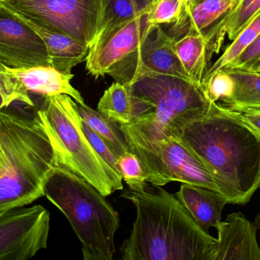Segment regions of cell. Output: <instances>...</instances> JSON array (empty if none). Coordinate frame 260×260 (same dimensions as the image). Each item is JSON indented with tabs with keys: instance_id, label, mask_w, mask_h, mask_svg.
I'll use <instances>...</instances> for the list:
<instances>
[{
	"instance_id": "cell-1",
	"label": "cell",
	"mask_w": 260,
	"mask_h": 260,
	"mask_svg": "<svg viewBox=\"0 0 260 260\" xmlns=\"http://www.w3.org/2000/svg\"><path fill=\"white\" fill-rule=\"evenodd\" d=\"M207 168L228 203L244 206L260 188V137L220 103L177 137Z\"/></svg>"
},
{
	"instance_id": "cell-2",
	"label": "cell",
	"mask_w": 260,
	"mask_h": 260,
	"mask_svg": "<svg viewBox=\"0 0 260 260\" xmlns=\"http://www.w3.org/2000/svg\"><path fill=\"white\" fill-rule=\"evenodd\" d=\"M147 187L120 195L136 210L131 233L120 249L122 259L212 260L217 238L197 224L176 195L160 186L156 192Z\"/></svg>"
},
{
	"instance_id": "cell-3",
	"label": "cell",
	"mask_w": 260,
	"mask_h": 260,
	"mask_svg": "<svg viewBox=\"0 0 260 260\" xmlns=\"http://www.w3.org/2000/svg\"><path fill=\"white\" fill-rule=\"evenodd\" d=\"M4 167L0 175V214L44 196L47 177L57 165L53 146L35 114L19 105L0 110Z\"/></svg>"
},
{
	"instance_id": "cell-4",
	"label": "cell",
	"mask_w": 260,
	"mask_h": 260,
	"mask_svg": "<svg viewBox=\"0 0 260 260\" xmlns=\"http://www.w3.org/2000/svg\"><path fill=\"white\" fill-rule=\"evenodd\" d=\"M128 85L147 106L143 114L120 125L130 151L166 137L177 138L183 128L207 117L220 105L208 99L202 85L184 78L145 73Z\"/></svg>"
},
{
	"instance_id": "cell-5",
	"label": "cell",
	"mask_w": 260,
	"mask_h": 260,
	"mask_svg": "<svg viewBox=\"0 0 260 260\" xmlns=\"http://www.w3.org/2000/svg\"><path fill=\"white\" fill-rule=\"evenodd\" d=\"M44 196L68 219L82 244L84 259H113L120 218L106 196L61 164L47 177Z\"/></svg>"
},
{
	"instance_id": "cell-6",
	"label": "cell",
	"mask_w": 260,
	"mask_h": 260,
	"mask_svg": "<svg viewBox=\"0 0 260 260\" xmlns=\"http://www.w3.org/2000/svg\"><path fill=\"white\" fill-rule=\"evenodd\" d=\"M35 114L48 137L57 159L85 179L102 195L123 190V180L96 152L85 136L77 103L68 95L42 97Z\"/></svg>"
},
{
	"instance_id": "cell-7",
	"label": "cell",
	"mask_w": 260,
	"mask_h": 260,
	"mask_svg": "<svg viewBox=\"0 0 260 260\" xmlns=\"http://www.w3.org/2000/svg\"><path fill=\"white\" fill-rule=\"evenodd\" d=\"M23 18L94 46L103 20L105 0H0Z\"/></svg>"
},
{
	"instance_id": "cell-8",
	"label": "cell",
	"mask_w": 260,
	"mask_h": 260,
	"mask_svg": "<svg viewBox=\"0 0 260 260\" xmlns=\"http://www.w3.org/2000/svg\"><path fill=\"white\" fill-rule=\"evenodd\" d=\"M131 152L140 160L147 183L153 186L161 187L179 182L221 193L218 183L203 162L176 137H166Z\"/></svg>"
},
{
	"instance_id": "cell-9",
	"label": "cell",
	"mask_w": 260,
	"mask_h": 260,
	"mask_svg": "<svg viewBox=\"0 0 260 260\" xmlns=\"http://www.w3.org/2000/svg\"><path fill=\"white\" fill-rule=\"evenodd\" d=\"M50 212L41 206L0 214V260H26L47 247Z\"/></svg>"
},
{
	"instance_id": "cell-10",
	"label": "cell",
	"mask_w": 260,
	"mask_h": 260,
	"mask_svg": "<svg viewBox=\"0 0 260 260\" xmlns=\"http://www.w3.org/2000/svg\"><path fill=\"white\" fill-rule=\"evenodd\" d=\"M145 73H158L191 79L174 48V38L157 26L136 51L116 64L108 75L116 82L129 84Z\"/></svg>"
},
{
	"instance_id": "cell-11",
	"label": "cell",
	"mask_w": 260,
	"mask_h": 260,
	"mask_svg": "<svg viewBox=\"0 0 260 260\" xmlns=\"http://www.w3.org/2000/svg\"><path fill=\"white\" fill-rule=\"evenodd\" d=\"M148 11L120 23L98 38L85 61L91 76L98 79L108 74L113 67L139 48L156 27L148 21Z\"/></svg>"
},
{
	"instance_id": "cell-12",
	"label": "cell",
	"mask_w": 260,
	"mask_h": 260,
	"mask_svg": "<svg viewBox=\"0 0 260 260\" xmlns=\"http://www.w3.org/2000/svg\"><path fill=\"white\" fill-rule=\"evenodd\" d=\"M0 63L15 68L50 65L42 38L19 15L1 3Z\"/></svg>"
},
{
	"instance_id": "cell-13",
	"label": "cell",
	"mask_w": 260,
	"mask_h": 260,
	"mask_svg": "<svg viewBox=\"0 0 260 260\" xmlns=\"http://www.w3.org/2000/svg\"><path fill=\"white\" fill-rule=\"evenodd\" d=\"M0 67L24 94L44 96L68 95L76 103L87 105L82 94L73 86V73L66 74L50 65L15 68L0 63Z\"/></svg>"
},
{
	"instance_id": "cell-14",
	"label": "cell",
	"mask_w": 260,
	"mask_h": 260,
	"mask_svg": "<svg viewBox=\"0 0 260 260\" xmlns=\"http://www.w3.org/2000/svg\"><path fill=\"white\" fill-rule=\"evenodd\" d=\"M215 228L218 238L212 260H260L257 229L241 212L228 215Z\"/></svg>"
},
{
	"instance_id": "cell-15",
	"label": "cell",
	"mask_w": 260,
	"mask_h": 260,
	"mask_svg": "<svg viewBox=\"0 0 260 260\" xmlns=\"http://www.w3.org/2000/svg\"><path fill=\"white\" fill-rule=\"evenodd\" d=\"M192 219L206 233L222 221L221 214L228 203L220 192L203 186L183 183L175 194Z\"/></svg>"
},
{
	"instance_id": "cell-16",
	"label": "cell",
	"mask_w": 260,
	"mask_h": 260,
	"mask_svg": "<svg viewBox=\"0 0 260 260\" xmlns=\"http://www.w3.org/2000/svg\"><path fill=\"white\" fill-rule=\"evenodd\" d=\"M21 17L42 38L51 67L66 74H71L73 67L86 61L90 51L86 44L70 35L50 30Z\"/></svg>"
},
{
	"instance_id": "cell-17",
	"label": "cell",
	"mask_w": 260,
	"mask_h": 260,
	"mask_svg": "<svg viewBox=\"0 0 260 260\" xmlns=\"http://www.w3.org/2000/svg\"><path fill=\"white\" fill-rule=\"evenodd\" d=\"M260 11V0H238L203 36L207 41L208 59L218 53L225 37L233 41Z\"/></svg>"
},
{
	"instance_id": "cell-18",
	"label": "cell",
	"mask_w": 260,
	"mask_h": 260,
	"mask_svg": "<svg viewBox=\"0 0 260 260\" xmlns=\"http://www.w3.org/2000/svg\"><path fill=\"white\" fill-rule=\"evenodd\" d=\"M238 0H200L185 9V16L178 25L173 27L174 38L192 32L204 35Z\"/></svg>"
},
{
	"instance_id": "cell-19",
	"label": "cell",
	"mask_w": 260,
	"mask_h": 260,
	"mask_svg": "<svg viewBox=\"0 0 260 260\" xmlns=\"http://www.w3.org/2000/svg\"><path fill=\"white\" fill-rule=\"evenodd\" d=\"M97 110L119 125H125L142 115L145 105L133 95L129 85L115 82L105 90Z\"/></svg>"
},
{
	"instance_id": "cell-20",
	"label": "cell",
	"mask_w": 260,
	"mask_h": 260,
	"mask_svg": "<svg viewBox=\"0 0 260 260\" xmlns=\"http://www.w3.org/2000/svg\"><path fill=\"white\" fill-rule=\"evenodd\" d=\"M174 48L191 79L202 85L209 62L205 37L195 32H186L178 38H174Z\"/></svg>"
},
{
	"instance_id": "cell-21",
	"label": "cell",
	"mask_w": 260,
	"mask_h": 260,
	"mask_svg": "<svg viewBox=\"0 0 260 260\" xmlns=\"http://www.w3.org/2000/svg\"><path fill=\"white\" fill-rule=\"evenodd\" d=\"M224 70L233 78L235 91L232 98L221 105L237 112L260 109V73L246 71L238 67Z\"/></svg>"
},
{
	"instance_id": "cell-22",
	"label": "cell",
	"mask_w": 260,
	"mask_h": 260,
	"mask_svg": "<svg viewBox=\"0 0 260 260\" xmlns=\"http://www.w3.org/2000/svg\"><path fill=\"white\" fill-rule=\"evenodd\" d=\"M77 109L84 122L106 141L117 158L130 151L126 137L118 123L88 105L83 106L77 103Z\"/></svg>"
},
{
	"instance_id": "cell-23",
	"label": "cell",
	"mask_w": 260,
	"mask_h": 260,
	"mask_svg": "<svg viewBox=\"0 0 260 260\" xmlns=\"http://www.w3.org/2000/svg\"><path fill=\"white\" fill-rule=\"evenodd\" d=\"M154 0H105L99 38L120 23L149 10ZM98 39V38H97Z\"/></svg>"
},
{
	"instance_id": "cell-24",
	"label": "cell",
	"mask_w": 260,
	"mask_h": 260,
	"mask_svg": "<svg viewBox=\"0 0 260 260\" xmlns=\"http://www.w3.org/2000/svg\"><path fill=\"white\" fill-rule=\"evenodd\" d=\"M260 34V11L243 29L220 57L206 70L204 78L222 69L232 67L241 53L257 38ZM203 81V80H202Z\"/></svg>"
},
{
	"instance_id": "cell-25",
	"label": "cell",
	"mask_w": 260,
	"mask_h": 260,
	"mask_svg": "<svg viewBox=\"0 0 260 260\" xmlns=\"http://www.w3.org/2000/svg\"><path fill=\"white\" fill-rule=\"evenodd\" d=\"M148 20L152 25L180 24L185 15L183 0H154L148 12Z\"/></svg>"
},
{
	"instance_id": "cell-26",
	"label": "cell",
	"mask_w": 260,
	"mask_h": 260,
	"mask_svg": "<svg viewBox=\"0 0 260 260\" xmlns=\"http://www.w3.org/2000/svg\"><path fill=\"white\" fill-rule=\"evenodd\" d=\"M202 87L211 102L224 104L233 96L235 81L223 69L204 78L202 81Z\"/></svg>"
},
{
	"instance_id": "cell-27",
	"label": "cell",
	"mask_w": 260,
	"mask_h": 260,
	"mask_svg": "<svg viewBox=\"0 0 260 260\" xmlns=\"http://www.w3.org/2000/svg\"><path fill=\"white\" fill-rule=\"evenodd\" d=\"M119 171L122 180L129 186V189L142 192L146 189V177L140 160L131 151L124 153L117 160Z\"/></svg>"
},
{
	"instance_id": "cell-28",
	"label": "cell",
	"mask_w": 260,
	"mask_h": 260,
	"mask_svg": "<svg viewBox=\"0 0 260 260\" xmlns=\"http://www.w3.org/2000/svg\"><path fill=\"white\" fill-rule=\"evenodd\" d=\"M20 105L35 107L31 96L21 93L0 67V110Z\"/></svg>"
},
{
	"instance_id": "cell-29",
	"label": "cell",
	"mask_w": 260,
	"mask_h": 260,
	"mask_svg": "<svg viewBox=\"0 0 260 260\" xmlns=\"http://www.w3.org/2000/svg\"><path fill=\"white\" fill-rule=\"evenodd\" d=\"M82 125L85 136H86L91 146L95 150L96 152H97L98 154L101 156V157H102L104 160H105L106 163H108L117 174L120 175V171H119L118 164H117V160H118V158L116 157L115 154L111 151V148L108 146L106 141H105L99 134H98L86 122H84L82 119Z\"/></svg>"
},
{
	"instance_id": "cell-30",
	"label": "cell",
	"mask_w": 260,
	"mask_h": 260,
	"mask_svg": "<svg viewBox=\"0 0 260 260\" xmlns=\"http://www.w3.org/2000/svg\"><path fill=\"white\" fill-rule=\"evenodd\" d=\"M260 56V34L257 38L242 52L232 67L243 68L250 65ZM229 68V67H228Z\"/></svg>"
},
{
	"instance_id": "cell-31",
	"label": "cell",
	"mask_w": 260,
	"mask_h": 260,
	"mask_svg": "<svg viewBox=\"0 0 260 260\" xmlns=\"http://www.w3.org/2000/svg\"><path fill=\"white\" fill-rule=\"evenodd\" d=\"M238 113L241 119L260 137V109H250Z\"/></svg>"
},
{
	"instance_id": "cell-32",
	"label": "cell",
	"mask_w": 260,
	"mask_h": 260,
	"mask_svg": "<svg viewBox=\"0 0 260 260\" xmlns=\"http://www.w3.org/2000/svg\"><path fill=\"white\" fill-rule=\"evenodd\" d=\"M241 69L246 70V71L252 72V73H260V56L254 62L252 63L250 65Z\"/></svg>"
},
{
	"instance_id": "cell-33",
	"label": "cell",
	"mask_w": 260,
	"mask_h": 260,
	"mask_svg": "<svg viewBox=\"0 0 260 260\" xmlns=\"http://www.w3.org/2000/svg\"><path fill=\"white\" fill-rule=\"evenodd\" d=\"M3 167H4V154H3V147L0 141V175L3 172Z\"/></svg>"
},
{
	"instance_id": "cell-34",
	"label": "cell",
	"mask_w": 260,
	"mask_h": 260,
	"mask_svg": "<svg viewBox=\"0 0 260 260\" xmlns=\"http://www.w3.org/2000/svg\"><path fill=\"white\" fill-rule=\"evenodd\" d=\"M253 224L257 230H260V212L256 215Z\"/></svg>"
},
{
	"instance_id": "cell-35",
	"label": "cell",
	"mask_w": 260,
	"mask_h": 260,
	"mask_svg": "<svg viewBox=\"0 0 260 260\" xmlns=\"http://www.w3.org/2000/svg\"><path fill=\"white\" fill-rule=\"evenodd\" d=\"M198 1H200V0H195V1H194V3H196V2H198Z\"/></svg>"
}]
</instances>
